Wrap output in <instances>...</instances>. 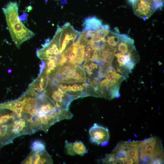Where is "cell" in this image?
Wrapping results in <instances>:
<instances>
[{
  "mask_svg": "<svg viewBox=\"0 0 164 164\" xmlns=\"http://www.w3.org/2000/svg\"><path fill=\"white\" fill-rule=\"evenodd\" d=\"M139 160L144 163L162 164L163 150L160 140L156 137L138 141Z\"/></svg>",
  "mask_w": 164,
  "mask_h": 164,
  "instance_id": "2",
  "label": "cell"
},
{
  "mask_svg": "<svg viewBox=\"0 0 164 164\" xmlns=\"http://www.w3.org/2000/svg\"><path fill=\"white\" fill-rule=\"evenodd\" d=\"M102 21L95 16H88L84 19L83 26L84 27L82 31L88 30L96 31L101 27Z\"/></svg>",
  "mask_w": 164,
  "mask_h": 164,
  "instance_id": "7",
  "label": "cell"
},
{
  "mask_svg": "<svg viewBox=\"0 0 164 164\" xmlns=\"http://www.w3.org/2000/svg\"><path fill=\"white\" fill-rule=\"evenodd\" d=\"M158 9L161 8L163 6L164 0H153Z\"/></svg>",
  "mask_w": 164,
  "mask_h": 164,
  "instance_id": "10",
  "label": "cell"
},
{
  "mask_svg": "<svg viewBox=\"0 0 164 164\" xmlns=\"http://www.w3.org/2000/svg\"><path fill=\"white\" fill-rule=\"evenodd\" d=\"M130 2L134 13L144 20L150 17L158 9L153 0H132Z\"/></svg>",
  "mask_w": 164,
  "mask_h": 164,
  "instance_id": "3",
  "label": "cell"
},
{
  "mask_svg": "<svg viewBox=\"0 0 164 164\" xmlns=\"http://www.w3.org/2000/svg\"><path fill=\"white\" fill-rule=\"evenodd\" d=\"M25 164H52L53 160L46 150L41 152L32 151L23 162Z\"/></svg>",
  "mask_w": 164,
  "mask_h": 164,
  "instance_id": "5",
  "label": "cell"
},
{
  "mask_svg": "<svg viewBox=\"0 0 164 164\" xmlns=\"http://www.w3.org/2000/svg\"><path fill=\"white\" fill-rule=\"evenodd\" d=\"M9 31L13 41L17 47L34 36L19 19L16 2H11L3 8Z\"/></svg>",
  "mask_w": 164,
  "mask_h": 164,
  "instance_id": "1",
  "label": "cell"
},
{
  "mask_svg": "<svg viewBox=\"0 0 164 164\" xmlns=\"http://www.w3.org/2000/svg\"></svg>",
  "mask_w": 164,
  "mask_h": 164,
  "instance_id": "11",
  "label": "cell"
},
{
  "mask_svg": "<svg viewBox=\"0 0 164 164\" xmlns=\"http://www.w3.org/2000/svg\"><path fill=\"white\" fill-rule=\"evenodd\" d=\"M127 151L129 156L132 158L135 164L139 162L138 141H126Z\"/></svg>",
  "mask_w": 164,
  "mask_h": 164,
  "instance_id": "8",
  "label": "cell"
},
{
  "mask_svg": "<svg viewBox=\"0 0 164 164\" xmlns=\"http://www.w3.org/2000/svg\"><path fill=\"white\" fill-rule=\"evenodd\" d=\"M89 132L91 143L102 146H106L108 144L110 135L107 128L95 123L90 128Z\"/></svg>",
  "mask_w": 164,
  "mask_h": 164,
  "instance_id": "4",
  "label": "cell"
},
{
  "mask_svg": "<svg viewBox=\"0 0 164 164\" xmlns=\"http://www.w3.org/2000/svg\"><path fill=\"white\" fill-rule=\"evenodd\" d=\"M64 151L67 155L73 156L76 155H84L87 152V150L82 142L79 141L74 142H65Z\"/></svg>",
  "mask_w": 164,
  "mask_h": 164,
  "instance_id": "6",
  "label": "cell"
},
{
  "mask_svg": "<svg viewBox=\"0 0 164 164\" xmlns=\"http://www.w3.org/2000/svg\"><path fill=\"white\" fill-rule=\"evenodd\" d=\"M32 151L35 152H41L45 150L44 144L39 141H36L31 144Z\"/></svg>",
  "mask_w": 164,
  "mask_h": 164,
  "instance_id": "9",
  "label": "cell"
}]
</instances>
